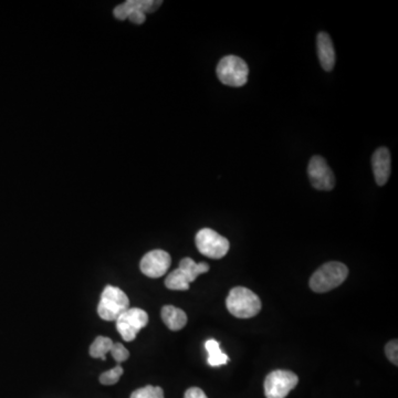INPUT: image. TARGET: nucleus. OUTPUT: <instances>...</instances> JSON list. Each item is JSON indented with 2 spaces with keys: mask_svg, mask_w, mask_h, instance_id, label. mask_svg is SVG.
I'll list each match as a JSON object with an SVG mask.
<instances>
[{
  "mask_svg": "<svg viewBox=\"0 0 398 398\" xmlns=\"http://www.w3.org/2000/svg\"><path fill=\"white\" fill-rule=\"evenodd\" d=\"M317 56L321 65L326 71L333 70L335 65V51L331 38L326 32H320L317 36Z\"/></svg>",
  "mask_w": 398,
  "mask_h": 398,
  "instance_id": "nucleus-13",
  "label": "nucleus"
},
{
  "mask_svg": "<svg viewBox=\"0 0 398 398\" xmlns=\"http://www.w3.org/2000/svg\"><path fill=\"white\" fill-rule=\"evenodd\" d=\"M162 320L165 323V326L171 331H180L185 328L187 323V315L182 308L173 306H165L160 312Z\"/></svg>",
  "mask_w": 398,
  "mask_h": 398,
  "instance_id": "nucleus-14",
  "label": "nucleus"
},
{
  "mask_svg": "<svg viewBox=\"0 0 398 398\" xmlns=\"http://www.w3.org/2000/svg\"><path fill=\"white\" fill-rule=\"evenodd\" d=\"M348 266L341 262L332 261L321 266L310 279V288L317 293L331 291L346 280Z\"/></svg>",
  "mask_w": 398,
  "mask_h": 398,
  "instance_id": "nucleus-1",
  "label": "nucleus"
},
{
  "mask_svg": "<svg viewBox=\"0 0 398 398\" xmlns=\"http://www.w3.org/2000/svg\"><path fill=\"white\" fill-rule=\"evenodd\" d=\"M115 322H116V330L122 339L127 342H132L138 337V332L147 326L149 314L142 308H129L118 317V320Z\"/></svg>",
  "mask_w": 398,
  "mask_h": 398,
  "instance_id": "nucleus-8",
  "label": "nucleus"
},
{
  "mask_svg": "<svg viewBox=\"0 0 398 398\" xmlns=\"http://www.w3.org/2000/svg\"><path fill=\"white\" fill-rule=\"evenodd\" d=\"M226 306L228 311L239 319L255 317L261 311V301L258 295L244 286H235L230 290Z\"/></svg>",
  "mask_w": 398,
  "mask_h": 398,
  "instance_id": "nucleus-2",
  "label": "nucleus"
},
{
  "mask_svg": "<svg viewBox=\"0 0 398 398\" xmlns=\"http://www.w3.org/2000/svg\"><path fill=\"white\" fill-rule=\"evenodd\" d=\"M385 353L392 364L398 365V343L397 339H392L385 346Z\"/></svg>",
  "mask_w": 398,
  "mask_h": 398,
  "instance_id": "nucleus-20",
  "label": "nucleus"
},
{
  "mask_svg": "<svg viewBox=\"0 0 398 398\" xmlns=\"http://www.w3.org/2000/svg\"><path fill=\"white\" fill-rule=\"evenodd\" d=\"M205 348L208 353V364L213 366V368L227 364L228 356L222 353V350H220V346H219L218 341L213 339H208L207 342L205 343Z\"/></svg>",
  "mask_w": 398,
  "mask_h": 398,
  "instance_id": "nucleus-15",
  "label": "nucleus"
},
{
  "mask_svg": "<svg viewBox=\"0 0 398 398\" xmlns=\"http://www.w3.org/2000/svg\"><path fill=\"white\" fill-rule=\"evenodd\" d=\"M208 271L209 266L206 262L197 264L191 258L182 259L180 266L166 277V288L175 291H186L199 275Z\"/></svg>",
  "mask_w": 398,
  "mask_h": 398,
  "instance_id": "nucleus-3",
  "label": "nucleus"
},
{
  "mask_svg": "<svg viewBox=\"0 0 398 398\" xmlns=\"http://www.w3.org/2000/svg\"><path fill=\"white\" fill-rule=\"evenodd\" d=\"M184 398H208L206 396L205 392L204 390H200L198 387H191V388H188L186 390L185 396Z\"/></svg>",
  "mask_w": 398,
  "mask_h": 398,
  "instance_id": "nucleus-21",
  "label": "nucleus"
},
{
  "mask_svg": "<svg viewBox=\"0 0 398 398\" xmlns=\"http://www.w3.org/2000/svg\"><path fill=\"white\" fill-rule=\"evenodd\" d=\"M299 383L297 374L291 370H273L264 381L266 398H286Z\"/></svg>",
  "mask_w": 398,
  "mask_h": 398,
  "instance_id": "nucleus-9",
  "label": "nucleus"
},
{
  "mask_svg": "<svg viewBox=\"0 0 398 398\" xmlns=\"http://www.w3.org/2000/svg\"><path fill=\"white\" fill-rule=\"evenodd\" d=\"M112 346V339L105 337H98L91 345L89 353H90L93 359H101L104 361L105 356H107V353H109Z\"/></svg>",
  "mask_w": 398,
  "mask_h": 398,
  "instance_id": "nucleus-16",
  "label": "nucleus"
},
{
  "mask_svg": "<svg viewBox=\"0 0 398 398\" xmlns=\"http://www.w3.org/2000/svg\"><path fill=\"white\" fill-rule=\"evenodd\" d=\"M129 398H164V390L160 387L147 385L134 390Z\"/></svg>",
  "mask_w": 398,
  "mask_h": 398,
  "instance_id": "nucleus-17",
  "label": "nucleus"
},
{
  "mask_svg": "<svg viewBox=\"0 0 398 398\" xmlns=\"http://www.w3.org/2000/svg\"><path fill=\"white\" fill-rule=\"evenodd\" d=\"M123 375V368L121 365H116L112 370H107L100 375V383L103 385H114L120 381Z\"/></svg>",
  "mask_w": 398,
  "mask_h": 398,
  "instance_id": "nucleus-18",
  "label": "nucleus"
},
{
  "mask_svg": "<svg viewBox=\"0 0 398 398\" xmlns=\"http://www.w3.org/2000/svg\"><path fill=\"white\" fill-rule=\"evenodd\" d=\"M171 258L169 253L164 250H151L140 260V271L149 277H160L169 271Z\"/></svg>",
  "mask_w": 398,
  "mask_h": 398,
  "instance_id": "nucleus-11",
  "label": "nucleus"
},
{
  "mask_svg": "<svg viewBox=\"0 0 398 398\" xmlns=\"http://www.w3.org/2000/svg\"><path fill=\"white\" fill-rule=\"evenodd\" d=\"M216 73L219 80L224 85L239 87L247 83L249 67L242 58L237 56H227L219 61Z\"/></svg>",
  "mask_w": 398,
  "mask_h": 398,
  "instance_id": "nucleus-4",
  "label": "nucleus"
},
{
  "mask_svg": "<svg viewBox=\"0 0 398 398\" xmlns=\"http://www.w3.org/2000/svg\"><path fill=\"white\" fill-rule=\"evenodd\" d=\"M109 353L118 364L125 362L129 356V350L121 343H113V346L109 350Z\"/></svg>",
  "mask_w": 398,
  "mask_h": 398,
  "instance_id": "nucleus-19",
  "label": "nucleus"
},
{
  "mask_svg": "<svg viewBox=\"0 0 398 398\" xmlns=\"http://www.w3.org/2000/svg\"><path fill=\"white\" fill-rule=\"evenodd\" d=\"M162 3V1L155 0H127L115 7L113 14L116 19H129L135 25H142L146 19L145 14L154 12Z\"/></svg>",
  "mask_w": 398,
  "mask_h": 398,
  "instance_id": "nucleus-7",
  "label": "nucleus"
},
{
  "mask_svg": "<svg viewBox=\"0 0 398 398\" xmlns=\"http://www.w3.org/2000/svg\"><path fill=\"white\" fill-rule=\"evenodd\" d=\"M129 306L127 295L118 286H107L102 292L98 313L104 321H116Z\"/></svg>",
  "mask_w": 398,
  "mask_h": 398,
  "instance_id": "nucleus-5",
  "label": "nucleus"
},
{
  "mask_svg": "<svg viewBox=\"0 0 398 398\" xmlns=\"http://www.w3.org/2000/svg\"><path fill=\"white\" fill-rule=\"evenodd\" d=\"M374 177L377 185L383 186L386 184L390 175V153L386 147H379L376 149L372 157Z\"/></svg>",
  "mask_w": 398,
  "mask_h": 398,
  "instance_id": "nucleus-12",
  "label": "nucleus"
},
{
  "mask_svg": "<svg viewBox=\"0 0 398 398\" xmlns=\"http://www.w3.org/2000/svg\"><path fill=\"white\" fill-rule=\"evenodd\" d=\"M195 242L199 253L208 258L222 259L229 251V240L211 228L199 230Z\"/></svg>",
  "mask_w": 398,
  "mask_h": 398,
  "instance_id": "nucleus-6",
  "label": "nucleus"
},
{
  "mask_svg": "<svg viewBox=\"0 0 398 398\" xmlns=\"http://www.w3.org/2000/svg\"><path fill=\"white\" fill-rule=\"evenodd\" d=\"M308 174L311 185L317 191H332L335 186L333 171L323 157L315 155L308 166Z\"/></svg>",
  "mask_w": 398,
  "mask_h": 398,
  "instance_id": "nucleus-10",
  "label": "nucleus"
}]
</instances>
